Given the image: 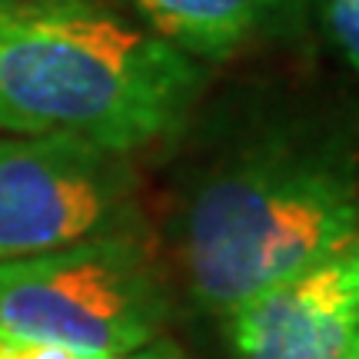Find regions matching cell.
<instances>
[{"instance_id":"obj_7","label":"cell","mask_w":359,"mask_h":359,"mask_svg":"<svg viewBox=\"0 0 359 359\" xmlns=\"http://www.w3.org/2000/svg\"><path fill=\"white\" fill-rule=\"evenodd\" d=\"M323 17L333 43L359 74V0H323Z\"/></svg>"},{"instance_id":"obj_1","label":"cell","mask_w":359,"mask_h":359,"mask_svg":"<svg viewBox=\"0 0 359 359\" xmlns=\"http://www.w3.org/2000/svg\"><path fill=\"white\" fill-rule=\"evenodd\" d=\"M203 74L193 57L90 0H0V133L130 154L173 137Z\"/></svg>"},{"instance_id":"obj_9","label":"cell","mask_w":359,"mask_h":359,"mask_svg":"<svg viewBox=\"0 0 359 359\" xmlns=\"http://www.w3.org/2000/svg\"><path fill=\"white\" fill-rule=\"evenodd\" d=\"M114 359H183L180 356V349L167 339H154V343H147L143 349H133L127 356H114Z\"/></svg>"},{"instance_id":"obj_5","label":"cell","mask_w":359,"mask_h":359,"mask_svg":"<svg viewBox=\"0 0 359 359\" xmlns=\"http://www.w3.org/2000/svg\"><path fill=\"white\" fill-rule=\"evenodd\" d=\"M240 359H346L359 339V240L233 309Z\"/></svg>"},{"instance_id":"obj_8","label":"cell","mask_w":359,"mask_h":359,"mask_svg":"<svg viewBox=\"0 0 359 359\" xmlns=\"http://www.w3.org/2000/svg\"><path fill=\"white\" fill-rule=\"evenodd\" d=\"M0 359H83L64 346L50 343H30V339H13L0 333Z\"/></svg>"},{"instance_id":"obj_6","label":"cell","mask_w":359,"mask_h":359,"mask_svg":"<svg viewBox=\"0 0 359 359\" xmlns=\"http://www.w3.org/2000/svg\"><path fill=\"white\" fill-rule=\"evenodd\" d=\"M156 37L187 57L219 60L253 37L276 0H137Z\"/></svg>"},{"instance_id":"obj_10","label":"cell","mask_w":359,"mask_h":359,"mask_svg":"<svg viewBox=\"0 0 359 359\" xmlns=\"http://www.w3.org/2000/svg\"><path fill=\"white\" fill-rule=\"evenodd\" d=\"M346 359H359V339H356V346H353V349L346 353Z\"/></svg>"},{"instance_id":"obj_3","label":"cell","mask_w":359,"mask_h":359,"mask_svg":"<svg viewBox=\"0 0 359 359\" xmlns=\"http://www.w3.org/2000/svg\"><path fill=\"white\" fill-rule=\"evenodd\" d=\"M170 316L167 280L133 226L0 263V333L114 359L154 343Z\"/></svg>"},{"instance_id":"obj_4","label":"cell","mask_w":359,"mask_h":359,"mask_svg":"<svg viewBox=\"0 0 359 359\" xmlns=\"http://www.w3.org/2000/svg\"><path fill=\"white\" fill-rule=\"evenodd\" d=\"M127 154L67 133L0 137V263L130 230Z\"/></svg>"},{"instance_id":"obj_2","label":"cell","mask_w":359,"mask_h":359,"mask_svg":"<svg viewBox=\"0 0 359 359\" xmlns=\"http://www.w3.org/2000/svg\"><path fill=\"white\" fill-rule=\"evenodd\" d=\"M359 240V163L333 143L269 140L193 193L183 266L193 299L230 316L250 296Z\"/></svg>"}]
</instances>
